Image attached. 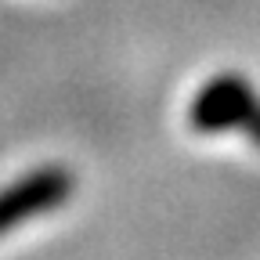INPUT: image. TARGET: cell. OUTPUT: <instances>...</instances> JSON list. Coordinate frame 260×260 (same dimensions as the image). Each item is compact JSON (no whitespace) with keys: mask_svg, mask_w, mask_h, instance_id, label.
I'll return each mask as SVG.
<instances>
[{"mask_svg":"<svg viewBox=\"0 0 260 260\" xmlns=\"http://www.w3.org/2000/svg\"><path fill=\"white\" fill-rule=\"evenodd\" d=\"M73 188H76V177L69 167H40L18 177L11 188L0 191V235H8L22 220L58 210L73 195Z\"/></svg>","mask_w":260,"mask_h":260,"instance_id":"6da1fadb","label":"cell"}]
</instances>
